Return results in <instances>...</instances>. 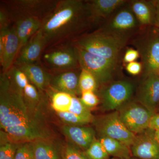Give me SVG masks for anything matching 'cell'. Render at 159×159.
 <instances>
[{
  "label": "cell",
  "instance_id": "1",
  "mask_svg": "<svg viewBox=\"0 0 159 159\" xmlns=\"http://www.w3.org/2000/svg\"><path fill=\"white\" fill-rule=\"evenodd\" d=\"M88 2L80 0H61L43 22L40 30L48 46L72 38L87 27L92 20Z\"/></svg>",
  "mask_w": 159,
  "mask_h": 159
},
{
  "label": "cell",
  "instance_id": "2",
  "mask_svg": "<svg viewBox=\"0 0 159 159\" xmlns=\"http://www.w3.org/2000/svg\"><path fill=\"white\" fill-rule=\"evenodd\" d=\"M20 93L11 86L6 74L0 77L1 129L26 124L34 119Z\"/></svg>",
  "mask_w": 159,
  "mask_h": 159
},
{
  "label": "cell",
  "instance_id": "3",
  "mask_svg": "<svg viewBox=\"0 0 159 159\" xmlns=\"http://www.w3.org/2000/svg\"><path fill=\"white\" fill-rule=\"evenodd\" d=\"M127 41L126 34H118L102 29L82 35L73 40L72 43L77 48L117 63Z\"/></svg>",
  "mask_w": 159,
  "mask_h": 159
},
{
  "label": "cell",
  "instance_id": "4",
  "mask_svg": "<svg viewBox=\"0 0 159 159\" xmlns=\"http://www.w3.org/2000/svg\"><path fill=\"white\" fill-rule=\"evenodd\" d=\"M55 0H14L2 1L11 23L19 19L37 18L44 22L57 6Z\"/></svg>",
  "mask_w": 159,
  "mask_h": 159
},
{
  "label": "cell",
  "instance_id": "5",
  "mask_svg": "<svg viewBox=\"0 0 159 159\" xmlns=\"http://www.w3.org/2000/svg\"><path fill=\"white\" fill-rule=\"evenodd\" d=\"M93 123L99 137L116 139L130 148L136 136L123 124L118 111L95 118Z\"/></svg>",
  "mask_w": 159,
  "mask_h": 159
},
{
  "label": "cell",
  "instance_id": "6",
  "mask_svg": "<svg viewBox=\"0 0 159 159\" xmlns=\"http://www.w3.org/2000/svg\"><path fill=\"white\" fill-rule=\"evenodd\" d=\"M80 66L92 73L99 84L109 82L116 68L117 63L77 48Z\"/></svg>",
  "mask_w": 159,
  "mask_h": 159
},
{
  "label": "cell",
  "instance_id": "7",
  "mask_svg": "<svg viewBox=\"0 0 159 159\" xmlns=\"http://www.w3.org/2000/svg\"><path fill=\"white\" fill-rule=\"evenodd\" d=\"M118 111L123 124L135 135L148 129L151 119L155 114L142 104L133 102L126 103Z\"/></svg>",
  "mask_w": 159,
  "mask_h": 159
},
{
  "label": "cell",
  "instance_id": "8",
  "mask_svg": "<svg viewBox=\"0 0 159 159\" xmlns=\"http://www.w3.org/2000/svg\"><path fill=\"white\" fill-rule=\"evenodd\" d=\"M43 60L51 70L59 72L80 67L77 47L72 43L48 51L44 54Z\"/></svg>",
  "mask_w": 159,
  "mask_h": 159
},
{
  "label": "cell",
  "instance_id": "9",
  "mask_svg": "<svg viewBox=\"0 0 159 159\" xmlns=\"http://www.w3.org/2000/svg\"><path fill=\"white\" fill-rule=\"evenodd\" d=\"M134 91L132 84L126 80L110 84L102 92V106L108 111H118L127 103Z\"/></svg>",
  "mask_w": 159,
  "mask_h": 159
},
{
  "label": "cell",
  "instance_id": "10",
  "mask_svg": "<svg viewBox=\"0 0 159 159\" xmlns=\"http://www.w3.org/2000/svg\"><path fill=\"white\" fill-rule=\"evenodd\" d=\"M2 130L6 133L9 142L16 144L48 140L50 138L48 130L35 119L29 123L8 127Z\"/></svg>",
  "mask_w": 159,
  "mask_h": 159
},
{
  "label": "cell",
  "instance_id": "11",
  "mask_svg": "<svg viewBox=\"0 0 159 159\" xmlns=\"http://www.w3.org/2000/svg\"><path fill=\"white\" fill-rule=\"evenodd\" d=\"M20 43L14 27L0 31V62L2 74L14 65L20 51Z\"/></svg>",
  "mask_w": 159,
  "mask_h": 159
},
{
  "label": "cell",
  "instance_id": "12",
  "mask_svg": "<svg viewBox=\"0 0 159 159\" xmlns=\"http://www.w3.org/2000/svg\"><path fill=\"white\" fill-rule=\"evenodd\" d=\"M154 132L148 129L136 135L130 147L132 156L138 159H159V143Z\"/></svg>",
  "mask_w": 159,
  "mask_h": 159
},
{
  "label": "cell",
  "instance_id": "13",
  "mask_svg": "<svg viewBox=\"0 0 159 159\" xmlns=\"http://www.w3.org/2000/svg\"><path fill=\"white\" fill-rule=\"evenodd\" d=\"M47 47V41L40 29L20 50L14 66L36 63Z\"/></svg>",
  "mask_w": 159,
  "mask_h": 159
},
{
  "label": "cell",
  "instance_id": "14",
  "mask_svg": "<svg viewBox=\"0 0 159 159\" xmlns=\"http://www.w3.org/2000/svg\"><path fill=\"white\" fill-rule=\"evenodd\" d=\"M139 99L142 105L153 113H156L159 105V75L145 76L139 90Z\"/></svg>",
  "mask_w": 159,
  "mask_h": 159
},
{
  "label": "cell",
  "instance_id": "15",
  "mask_svg": "<svg viewBox=\"0 0 159 159\" xmlns=\"http://www.w3.org/2000/svg\"><path fill=\"white\" fill-rule=\"evenodd\" d=\"M61 130L63 134L74 146L84 151L89 147L96 138V131L91 127L86 125H65Z\"/></svg>",
  "mask_w": 159,
  "mask_h": 159
},
{
  "label": "cell",
  "instance_id": "16",
  "mask_svg": "<svg viewBox=\"0 0 159 159\" xmlns=\"http://www.w3.org/2000/svg\"><path fill=\"white\" fill-rule=\"evenodd\" d=\"M79 75L75 70L60 72L52 77L50 87L54 90L77 96L81 94L79 89Z\"/></svg>",
  "mask_w": 159,
  "mask_h": 159
},
{
  "label": "cell",
  "instance_id": "17",
  "mask_svg": "<svg viewBox=\"0 0 159 159\" xmlns=\"http://www.w3.org/2000/svg\"><path fill=\"white\" fill-rule=\"evenodd\" d=\"M145 76L159 74V35L148 40L141 51Z\"/></svg>",
  "mask_w": 159,
  "mask_h": 159
},
{
  "label": "cell",
  "instance_id": "18",
  "mask_svg": "<svg viewBox=\"0 0 159 159\" xmlns=\"http://www.w3.org/2000/svg\"><path fill=\"white\" fill-rule=\"evenodd\" d=\"M136 18L131 10L122 9L113 17L107 26L103 29L118 34H126L137 25Z\"/></svg>",
  "mask_w": 159,
  "mask_h": 159
},
{
  "label": "cell",
  "instance_id": "19",
  "mask_svg": "<svg viewBox=\"0 0 159 159\" xmlns=\"http://www.w3.org/2000/svg\"><path fill=\"white\" fill-rule=\"evenodd\" d=\"M43 20L37 18L27 17L19 19L12 24L20 43V50L41 29Z\"/></svg>",
  "mask_w": 159,
  "mask_h": 159
},
{
  "label": "cell",
  "instance_id": "20",
  "mask_svg": "<svg viewBox=\"0 0 159 159\" xmlns=\"http://www.w3.org/2000/svg\"><path fill=\"white\" fill-rule=\"evenodd\" d=\"M17 67L25 74L29 81L39 91L43 92L50 87L52 76L42 67L36 63Z\"/></svg>",
  "mask_w": 159,
  "mask_h": 159
},
{
  "label": "cell",
  "instance_id": "21",
  "mask_svg": "<svg viewBox=\"0 0 159 159\" xmlns=\"http://www.w3.org/2000/svg\"><path fill=\"white\" fill-rule=\"evenodd\" d=\"M126 2L124 0H93L88 2L92 19L105 18Z\"/></svg>",
  "mask_w": 159,
  "mask_h": 159
},
{
  "label": "cell",
  "instance_id": "22",
  "mask_svg": "<svg viewBox=\"0 0 159 159\" xmlns=\"http://www.w3.org/2000/svg\"><path fill=\"white\" fill-rule=\"evenodd\" d=\"M131 8L140 24L143 25H154L155 7L153 1H133L131 2Z\"/></svg>",
  "mask_w": 159,
  "mask_h": 159
},
{
  "label": "cell",
  "instance_id": "23",
  "mask_svg": "<svg viewBox=\"0 0 159 159\" xmlns=\"http://www.w3.org/2000/svg\"><path fill=\"white\" fill-rule=\"evenodd\" d=\"M34 159H62L57 147L48 140L30 142Z\"/></svg>",
  "mask_w": 159,
  "mask_h": 159
},
{
  "label": "cell",
  "instance_id": "24",
  "mask_svg": "<svg viewBox=\"0 0 159 159\" xmlns=\"http://www.w3.org/2000/svg\"><path fill=\"white\" fill-rule=\"evenodd\" d=\"M110 156L127 158L132 156L130 148L118 140L106 137H99L98 139Z\"/></svg>",
  "mask_w": 159,
  "mask_h": 159
},
{
  "label": "cell",
  "instance_id": "25",
  "mask_svg": "<svg viewBox=\"0 0 159 159\" xmlns=\"http://www.w3.org/2000/svg\"><path fill=\"white\" fill-rule=\"evenodd\" d=\"M73 96L64 92L54 91L51 96L52 108L56 112L69 111L72 105Z\"/></svg>",
  "mask_w": 159,
  "mask_h": 159
},
{
  "label": "cell",
  "instance_id": "26",
  "mask_svg": "<svg viewBox=\"0 0 159 159\" xmlns=\"http://www.w3.org/2000/svg\"><path fill=\"white\" fill-rule=\"evenodd\" d=\"M11 86L22 93L29 80L25 74L16 66L13 65L6 73Z\"/></svg>",
  "mask_w": 159,
  "mask_h": 159
},
{
  "label": "cell",
  "instance_id": "27",
  "mask_svg": "<svg viewBox=\"0 0 159 159\" xmlns=\"http://www.w3.org/2000/svg\"><path fill=\"white\" fill-rule=\"evenodd\" d=\"M81 152L86 159H110V156L103 145L97 139L94 140L87 149Z\"/></svg>",
  "mask_w": 159,
  "mask_h": 159
},
{
  "label": "cell",
  "instance_id": "28",
  "mask_svg": "<svg viewBox=\"0 0 159 159\" xmlns=\"http://www.w3.org/2000/svg\"><path fill=\"white\" fill-rule=\"evenodd\" d=\"M38 90L36 87L29 83L23 92L24 100L31 112L37 107L40 101V96L39 91Z\"/></svg>",
  "mask_w": 159,
  "mask_h": 159
},
{
  "label": "cell",
  "instance_id": "29",
  "mask_svg": "<svg viewBox=\"0 0 159 159\" xmlns=\"http://www.w3.org/2000/svg\"><path fill=\"white\" fill-rule=\"evenodd\" d=\"M81 69L79 79V89L81 93L86 91L95 92L99 84L97 79L89 71L84 69Z\"/></svg>",
  "mask_w": 159,
  "mask_h": 159
},
{
  "label": "cell",
  "instance_id": "30",
  "mask_svg": "<svg viewBox=\"0 0 159 159\" xmlns=\"http://www.w3.org/2000/svg\"><path fill=\"white\" fill-rule=\"evenodd\" d=\"M57 116L65 125H86L93 122L94 119L80 116L70 112H56Z\"/></svg>",
  "mask_w": 159,
  "mask_h": 159
},
{
  "label": "cell",
  "instance_id": "31",
  "mask_svg": "<svg viewBox=\"0 0 159 159\" xmlns=\"http://www.w3.org/2000/svg\"><path fill=\"white\" fill-rule=\"evenodd\" d=\"M68 112L81 116L95 119V117L91 113L90 109L84 105L80 102L79 98H77L76 96H73L72 105Z\"/></svg>",
  "mask_w": 159,
  "mask_h": 159
},
{
  "label": "cell",
  "instance_id": "32",
  "mask_svg": "<svg viewBox=\"0 0 159 159\" xmlns=\"http://www.w3.org/2000/svg\"><path fill=\"white\" fill-rule=\"evenodd\" d=\"M18 146L17 144L11 142L1 145L0 159H15Z\"/></svg>",
  "mask_w": 159,
  "mask_h": 159
},
{
  "label": "cell",
  "instance_id": "33",
  "mask_svg": "<svg viewBox=\"0 0 159 159\" xmlns=\"http://www.w3.org/2000/svg\"><path fill=\"white\" fill-rule=\"evenodd\" d=\"M84 105L89 109L93 108L98 105L99 100L95 92L86 91L81 93V97L79 98Z\"/></svg>",
  "mask_w": 159,
  "mask_h": 159
},
{
  "label": "cell",
  "instance_id": "34",
  "mask_svg": "<svg viewBox=\"0 0 159 159\" xmlns=\"http://www.w3.org/2000/svg\"><path fill=\"white\" fill-rule=\"evenodd\" d=\"M15 159H34L30 142H26L19 145Z\"/></svg>",
  "mask_w": 159,
  "mask_h": 159
},
{
  "label": "cell",
  "instance_id": "35",
  "mask_svg": "<svg viewBox=\"0 0 159 159\" xmlns=\"http://www.w3.org/2000/svg\"><path fill=\"white\" fill-rule=\"evenodd\" d=\"M62 159H86L75 146L72 145H66L61 153Z\"/></svg>",
  "mask_w": 159,
  "mask_h": 159
},
{
  "label": "cell",
  "instance_id": "36",
  "mask_svg": "<svg viewBox=\"0 0 159 159\" xmlns=\"http://www.w3.org/2000/svg\"><path fill=\"white\" fill-rule=\"evenodd\" d=\"M11 20L6 8L1 5L0 9V31L6 30L11 26Z\"/></svg>",
  "mask_w": 159,
  "mask_h": 159
},
{
  "label": "cell",
  "instance_id": "37",
  "mask_svg": "<svg viewBox=\"0 0 159 159\" xmlns=\"http://www.w3.org/2000/svg\"><path fill=\"white\" fill-rule=\"evenodd\" d=\"M142 65L141 63L134 61L127 64L126 70L128 73L133 75L140 74L142 69Z\"/></svg>",
  "mask_w": 159,
  "mask_h": 159
},
{
  "label": "cell",
  "instance_id": "38",
  "mask_svg": "<svg viewBox=\"0 0 159 159\" xmlns=\"http://www.w3.org/2000/svg\"><path fill=\"white\" fill-rule=\"evenodd\" d=\"M139 51L133 49H129L125 52L124 61L126 63L134 62L139 57Z\"/></svg>",
  "mask_w": 159,
  "mask_h": 159
},
{
  "label": "cell",
  "instance_id": "39",
  "mask_svg": "<svg viewBox=\"0 0 159 159\" xmlns=\"http://www.w3.org/2000/svg\"><path fill=\"white\" fill-rule=\"evenodd\" d=\"M148 129L154 131L159 129V113H155L151 119Z\"/></svg>",
  "mask_w": 159,
  "mask_h": 159
},
{
  "label": "cell",
  "instance_id": "40",
  "mask_svg": "<svg viewBox=\"0 0 159 159\" xmlns=\"http://www.w3.org/2000/svg\"><path fill=\"white\" fill-rule=\"evenodd\" d=\"M155 7V17L154 25L159 28V1H153Z\"/></svg>",
  "mask_w": 159,
  "mask_h": 159
},
{
  "label": "cell",
  "instance_id": "41",
  "mask_svg": "<svg viewBox=\"0 0 159 159\" xmlns=\"http://www.w3.org/2000/svg\"><path fill=\"white\" fill-rule=\"evenodd\" d=\"M154 136L155 139L159 143V130L154 131Z\"/></svg>",
  "mask_w": 159,
  "mask_h": 159
},
{
  "label": "cell",
  "instance_id": "42",
  "mask_svg": "<svg viewBox=\"0 0 159 159\" xmlns=\"http://www.w3.org/2000/svg\"><path fill=\"white\" fill-rule=\"evenodd\" d=\"M110 159H138L134 157H130L129 158H116V157H113L112 158Z\"/></svg>",
  "mask_w": 159,
  "mask_h": 159
},
{
  "label": "cell",
  "instance_id": "43",
  "mask_svg": "<svg viewBox=\"0 0 159 159\" xmlns=\"http://www.w3.org/2000/svg\"></svg>",
  "mask_w": 159,
  "mask_h": 159
}]
</instances>
